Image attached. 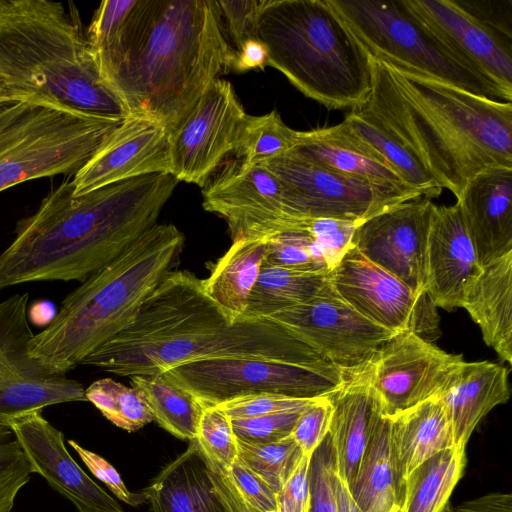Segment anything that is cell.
Returning <instances> with one entry per match:
<instances>
[{"instance_id": "7a4b0ae2", "label": "cell", "mask_w": 512, "mask_h": 512, "mask_svg": "<svg viewBox=\"0 0 512 512\" xmlns=\"http://www.w3.org/2000/svg\"><path fill=\"white\" fill-rule=\"evenodd\" d=\"M213 358L297 364L344 380L340 370L281 324L234 318L206 293L203 280L186 270H171L130 325L80 364L131 377Z\"/></svg>"}, {"instance_id": "603a6c76", "label": "cell", "mask_w": 512, "mask_h": 512, "mask_svg": "<svg viewBox=\"0 0 512 512\" xmlns=\"http://www.w3.org/2000/svg\"><path fill=\"white\" fill-rule=\"evenodd\" d=\"M480 266L460 206L434 208L425 252V289L436 307H461L463 290Z\"/></svg>"}, {"instance_id": "7bdbcfd3", "label": "cell", "mask_w": 512, "mask_h": 512, "mask_svg": "<svg viewBox=\"0 0 512 512\" xmlns=\"http://www.w3.org/2000/svg\"><path fill=\"white\" fill-rule=\"evenodd\" d=\"M309 479V512H338L335 495L336 466L328 435L311 456Z\"/></svg>"}, {"instance_id": "4316f807", "label": "cell", "mask_w": 512, "mask_h": 512, "mask_svg": "<svg viewBox=\"0 0 512 512\" xmlns=\"http://www.w3.org/2000/svg\"><path fill=\"white\" fill-rule=\"evenodd\" d=\"M481 329L484 342L512 363V251L468 281L461 301Z\"/></svg>"}, {"instance_id": "3957f363", "label": "cell", "mask_w": 512, "mask_h": 512, "mask_svg": "<svg viewBox=\"0 0 512 512\" xmlns=\"http://www.w3.org/2000/svg\"><path fill=\"white\" fill-rule=\"evenodd\" d=\"M178 182L169 173L152 174L74 196L68 176L17 223L14 240L0 254V289L83 282L157 224Z\"/></svg>"}, {"instance_id": "52a82bcc", "label": "cell", "mask_w": 512, "mask_h": 512, "mask_svg": "<svg viewBox=\"0 0 512 512\" xmlns=\"http://www.w3.org/2000/svg\"><path fill=\"white\" fill-rule=\"evenodd\" d=\"M258 37L268 66L328 109H356L371 90L368 55L327 0H265Z\"/></svg>"}, {"instance_id": "ac0fdd59", "label": "cell", "mask_w": 512, "mask_h": 512, "mask_svg": "<svg viewBox=\"0 0 512 512\" xmlns=\"http://www.w3.org/2000/svg\"><path fill=\"white\" fill-rule=\"evenodd\" d=\"M434 208L426 197L392 206L361 222L352 246L416 294H426L425 252Z\"/></svg>"}, {"instance_id": "11a10c76", "label": "cell", "mask_w": 512, "mask_h": 512, "mask_svg": "<svg viewBox=\"0 0 512 512\" xmlns=\"http://www.w3.org/2000/svg\"><path fill=\"white\" fill-rule=\"evenodd\" d=\"M25 102L21 95L13 91L8 85L4 83V81L0 78V110L19 103Z\"/></svg>"}, {"instance_id": "836d02e7", "label": "cell", "mask_w": 512, "mask_h": 512, "mask_svg": "<svg viewBox=\"0 0 512 512\" xmlns=\"http://www.w3.org/2000/svg\"><path fill=\"white\" fill-rule=\"evenodd\" d=\"M130 379L131 386L142 394L159 426L180 439L196 438L204 407L191 393L163 373L136 375Z\"/></svg>"}, {"instance_id": "816d5d0a", "label": "cell", "mask_w": 512, "mask_h": 512, "mask_svg": "<svg viewBox=\"0 0 512 512\" xmlns=\"http://www.w3.org/2000/svg\"><path fill=\"white\" fill-rule=\"evenodd\" d=\"M446 512H512V495L492 492L447 508Z\"/></svg>"}, {"instance_id": "ab89813d", "label": "cell", "mask_w": 512, "mask_h": 512, "mask_svg": "<svg viewBox=\"0 0 512 512\" xmlns=\"http://www.w3.org/2000/svg\"><path fill=\"white\" fill-rule=\"evenodd\" d=\"M195 439L214 465L228 476L238 455L231 418L218 406L204 407Z\"/></svg>"}, {"instance_id": "2e32d148", "label": "cell", "mask_w": 512, "mask_h": 512, "mask_svg": "<svg viewBox=\"0 0 512 512\" xmlns=\"http://www.w3.org/2000/svg\"><path fill=\"white\" fill-rule=\"evenodd\" d=\"M463 361L411 331L390 337L369 362L370 382L383 415L440 397Z\"/></svg>"}, {"instance_id": "b9f144b4", "label": "cell", "mask_w": 512, "mask_h": 512, "mask_svg": "<svg viewBox=\"0 0 512 512\" xmlns=\"http://www.w3.org/2000/svg\"><path fill=\"white\" fill-rule=\"evenodd\" d=\"M264 1H214L220 27L232 59L247 43L259 39L258 21Z\"/></svg>"}, {"instance_id": "30bf717a", "label": "cell", "mask_w": 512, "mask_h": 512, "mask_svg": "<svg viewBox=\"0 0 512 512\" xmlns=\"http://www.w3.org/2000/svg\"><path fill=\"white\" fill-rule=\"evenodd\" d=\"M280 182L287 213L361 223L402 202L424 197L409 186L335 171L292 150L262 164Z\"/></svg>"}, {"instance_id": "4fadbf2b", "label": "cell", "mask_w": 512, "mask_h": 512, "mask_svg": "<svg viewBox=\"0 0 512 512\" xmlns=\"http://www.w3.org/2000/svg\"><path fill=\"white\" fill-rule=\"evenodd\" d=\"M335 292L366 319L391 332L411 331L432 342L439 336L436 306L353 246L328 273Z\"/></svg>"}, {"instance_id": "7c38bea8", "label": "cell", "mask_w": 512, "mask_h": 512, "mask_svg": "<svg viewBox=\"0 0 512 512\" xmlns=\"http://www.w3.org/2000/svg\"><path fill=\"white\" fill-rule=\"evenodd\" d=\"M29 294L0 302V423L44 407L87 401L83 385L30 354L34 334L27 320Z\"/></svg>"}, {"instance_id": "ba28073f", "label": "cell", "mask_w": 512, "mask_h": 512, "mask_svg": "<svg viewBox=\"0 0 512 512\" xmlns=\"http://www.w3.org/2000/svg\"><path fill=\"white\" fill-rule=\"evenodd\" d=\"M364 52L410 74L458 87L478 96L512 102L491 80L452 51L403 0H327Z\"/></svg>"}, {"instance_id": "9f6ffc18", "label": "cell", "mask_w": 512, "mask_h": 512, "mask_svg": "<svg viewBox=\"0 0 512 512\" xmlns=\"http://www.w3.org/2000/svg\"><path fill=\"white\" fill-rule=\"evenodd\" d=\"M387 512H403L402 505L399 503L395 504Z\"/></svg>"}, {"instance_id": "ee69618b", "label": "cell", "mask_w": 512, "mask_h": 512, "mask_svg": "<svg viewBox=\"0 0 512 512\" xmlns=\"http://www.w3.org/2000/svg\"><path fill=\"white\" fill-rule=\"evenodd\" d=\"M302 409L251 418L231 419L233 432L237 440L245 443L265 444L278 442L291 435Z\"/></svg>"}, {"instance_id": "d6986e66", "label": "cell", "mask_w": 512, "mask_h": 512, "mask_svg": "<svg viewBox=\"0 0 512 512\" xmlns=\"http://www.w3.org/2000/svg\"><path fill=\"white\" fill-rule=\"evenodd\" d=\"M169 131L145 117L128 115L72 177L73 195L152 174H170Z\"/></svg>"}, {"instance_id": "5b68a950", "label": "cell", "mask_w": 512, "mask_h": 512, "mask_svg": "<svg viewBox=\"0 0 512 512\" xmlns=\"http://www.w3.org/2000/svg\"><path fill=\"white\" fill-rule=\"evenodd\" d=\"M0 0V78L25 102L108 118L128 116L103 79L76 7Z\"/></svg>"}, {"instance_id": "7dc6e473", "label": "cell", "mask_w": 512, "mask_h": 512, "mask_svg": "<svg viewBox=\"0 0 512 512\" xmlns=\"http://www.w3.org/2000/svg\"><path fill=\"white\" fill-rule=\"evenodd\" d=\"M228 478L248 512H277L276 492L238 458Z\"/></svg>"}, {"instance_id": "277c9868", "label": "cell", "mask_w": 512, "mask_h": 512, "mask_svg": "<svg viewBox=\"0 0 512 512\" xmlns=\"http://www.w3.org/2000/svg\"><path fill=\"white\" fill-rule=\"evenodd\" d=\"M371 90L354 109L458 199L477 175L512 168V102L478 96L368 56Z\"/></svg>"}, {"instance_id": "8fae6325", "label": "cell", "mask_w": 512, "mask_h": 512, "mask_svg": "<svg viewBox=\"0 0 512 512\" xmlns=\"http://www.w3.org/2000/svg\"><path fill=\"white\" fill-rule=\"evenodd\" d=\"M163 374L203 407L264 393L313 399L329 395L343 382L297 364L239 358L193 361Z\"/></svg>"}, {"instance_id": "d4e9b609", "label": "cell", "mask_w": 512, "mask_h": 512, "mask_svg": "<svg viewBox=\"0 0 512 512\" xmlns=\"http://www.w3.org/2000/svg\"><path fill=\"white\" fill-rule=\"evenodd\" d=\"M328 398L332 405L328 438L337 473L348 486L357 472L373 423L382 413L371 386L369 363L345 374Z\"/></svg>"}, {"instance_id": "484cf974", "label": "cell", "mask_w": 512, "mask_h": 512, "mask_svg": "<svg viewBox=\"0 0 512 512\" xmlns=\"http://www.w3.org/2000/svg\"><path fill=\"white\" fill-rule=\"evenodd\" d=\"M510 397L508 370L489 361H462L439 397L452 425L455 446L466 444L480 421Z\"/></svg>"}, {"instance_id": "9c48e42d", "label": "cell", "mask_w": 512, "mask_h": 512, "mask_svg": "<svg viewBox=\"0 0 512 512\" xmlns=\"http://www.w3.org/2000/svg\"><path fill=\"white\" fill-rule=\"evenodd\" d=\"M123 119L32 104L0 134V192L36 178L74 176Z\"/></svg>"}, {"instance_id": "83f0119b", "label": "cell", "mask_w": 512, "mask_h": 512, "mask_svg": "<svg viewBox=\"0 0 512 512\" xmlns=\"http://www.w3.org/2000/svg\"><path fill=\"white\" fill-rule=\"evenodd\" d=\"M390 441L403 498L410 474L432 456L455 446L450 418L441 399H428L391 417Z\"/></svg>"}, {"instance_id": "4dcf8cb0", "label": "cell", "mask_w": 512, "mask_h": 512, "mask_svg": "<svg viewBox=\"0 0 512 512\" xmlns=\"http://www.w3.org/2000/svg\"><path fill=\"white\" fill-rule=\"evenodd\" d=\"M266 236L232 241L227 252L213 265L203 286L206 293L234 318L243 316L247 301L263 263Z\"/></svg>"}, {"instance_id": "44dd1931", "label": "cell", "mask_w": 512, "mask_h": 512, "mask_svg": "<svg viewBox=\"0 0 512 512\" xmlns=\"http://www.w3.org/2000/svg\"><path fill=\"white\" fill-rule=\"evenodd\" d=\"M33 472L68 499L79 512H124L121 505L93 481L64 444L63 433L34 410L8 422Z\"/></svg>"}, {"instance_id": "c3c4849f", "label": "cell", "mask_w": 512, "mask_h": 512, "mask_svg": "<svg viewBox=\"0 0 512 512\" xmlns=\"http://www.w3.org/2000/svg\"><path fill=\"white\" fill-rule=\"evenodd\" d=\"M313 399H299L264 393L239 397L217 406L231 419L251 418L271 413L302 409Z\"/></svg>"}, {"instance_id": "e0dca14e", "label": "cell", "mask_w": 512, "mask_h": 512, "mask_svg": "<svg viewBox=\"0 0 512 512\" xmlns=\"http://www.w3.org/2000/svg\"><path fill=\"white\" fill-rule=\"evenodd\" d=\"M202 194L203 208L227 222L232 241L285 231L297 219L287 213L280 182L262 165L232 162Z\"/></svg>"}, {"instance_id": "db71d44e", "label": "cell", "mask_w": 512, "mask_h": 512, "mask_svg": "<svg viewBox=\"0 0 512 512\" xmlns=\"http://www.w3.org/2000/svg\"><path fill=\"white\" fill-rule=\"evenodd\" d=\"M335 495L338 512H362L354 502L345 479L337 473L335 479Z\"/></svg>"}, {"instance_id": "cb8c5ba5", "label": "cell", "mask_w": 512, "mask_h": 512, "mask_svg": "<svg viewBox=\"0 0 512 512\" xmlns=\"http://www.w3.org/2000/svg\"><path fill=\"white\" fill-rule=\"evenodd\" d=\"M512 168L480 173L457 199L481 267L512 251Z\"/></svg>"}, {"instance_id": "f35d334b", "label": "cell", "mask_w": 512, "mask_h": 512, "mask_svg": "<svg viewBox=\"0 0 512 512\" xmlns=\"http://www.w3.org/2000/svg\"><path fill=\"white\" fill-rule=\"evenodd\" d=\"M237 445V458L276 493L304 455L291 436L265 444H250L237 440Z\"/></svg>"}, {"instance_id": "d590c367", "label": "cell", "mask_w": 512, "mask_h": 512, "mask_svg": "<svg viewBox=\"0 0 512 512\" xmlns=\"http://www.w3.org/2000/svg\"><path fill=\"white\" fill-rule=\"evenodd\" d=\"M298 135L275 110L261 116L247 114L233 153L244 165H262L294 150Z\"/></svg>"}, {"instance_id": "f546056e", "label": "cell", "mask_w": 512, "mask_h": 512, "mask_svg": "<svg viewBox=\"0 0 512 512\" xmlns=\"http://www.w3.org/2000/svg\"><path fill=\"white\" fill-rule=\"evenodd\" d=\"M348 489L362 512H387L402 502L391 449L390 418L382 413L373 423Z\"/></svg>"}, {"instance_id": "60d3db41", "label": "cell", "mask_w": 512, "mask_h": 512, "mask_svg": "<svg viewBox=\"0 0 512 512\" xmlns=\"http://www.w3.org/2000/svg\"><path fill=\"white\" fill-rule=\"evenodd\" d=\"M33 468L7 424L0 423V512H11Z\"/></svg>"}, {"instance_id": "f1b7e54d", "label": "cell", "mask_w": 512, "mask_h": 512, "mask_svg": "<svg viewBox=\"0 0 512 512\" xmlns=\"http://www.w3.org/2000/svg\"><path fill=\"white\" fill-rule=\"evenodd\" d=\"M294 150L309 160L338 172L376 182L407 186L386 160L356 136L344 121L334 126L299 131Z\"/></svg>"}, {"instance_id": "9a60e30c", "label": "cell", "mask_w": 512, "mask_h": 512, "mask_svg": "<svg viewBox=\"0 0 512 512\" xmlns=\"http://www.w3.org/2000/svg\"><path fill=\"white\" fill-rule=\"evenodd\" d=\"M246 116L232 84L214 80L169 134L170 174L205 187L221 161L234 152Z\"/></svg>"}, {"instance_id": "f6af8a7d", "label": "cell", "mask_w": 512, "mask_h": 512, "mask_svg": "<svg viewBox=\"0 0 512 512\" xmlns=\"http://www.w3.org/2000/svg\"><path fill=\"white\" fill-rule=\"evenodd\" d=\"M359 224L329 218H303L302 221L303 228L321 247L330 271L352 247V238Z\"/></svg>"}, {"instance_id": "f907efd6", "label": "cell", "mask_w": 512, "mask_h": 512, "mask_svg": "<svg viewBox=\"0 0 512 512\" xmlns=\"http://www.w3.org/2000/svg\"><path fill=\"white\" fill-rule=\"evenodd\" d=\"M310 460L311 456L304 454L292 474L276 493L277 512H309Z\"/></svg>"}, {"instance_id": "5bb4252c", "label": "cell", "mask_w": 512, "mask_h": 512, "mask_svg": "<svg viewBox=\"0 0 512 512\" xmlns=\"http://www.w3.org/2000/svg\"><path fill=\"white\" fill-rule=\"evenodd\" d=\"M265 319L286 327L344 375L366 366L394 334L363 317L329 280L312 299Z\"/></svg>"}, {"instance_id": "1f68e13d", "label": "cell", "mask_w": 512, "mask_h": 512, "mask_svg": "<svg viewBox=\"0 0 512 512\" xmlns=\"http://www.w3.org/2000/svg\"><path fill=\"white\" fill-rule=\"evenodd\" d=\"M327 282L328 274L302 272L262 263L242 317L265 319L306 303Z\"/></svg>"}, {"instance_id": "74e56055", "label": "cell", "mask_w": 512, "mask_h": 512, "mask_svg": "<svg viewBox=\"0 0 512 512\" xmlns=\"http://www.w3.org/2000/svg\"><path fill=\"white\" fill-rule=\"evenodd\" d=\"M267 237L263 264L290 270L328 274L330 269L316 240L302 225Z\"/></svg>"}, {"instance_id": "f5cc1de1", "label": "cell", "mask_w": 512, "mask_h": 512, "mask_svg": "<svg viewBox=\"0 0 512 512\" xmlns=\"http://www.w3.org/2000/svg\"><path fill=\"white\" fill-rule=\"evenodd\" d=\"M266 66H268V49L260 39H257L247 43L234 55L231 70L246 72L253 69H264Z\"/></svg>"}, {"instance_id": "681fc988", "label": "cell", "mask_w": 512, "mask_h": 512, "mask_svg": "<svg viewBox=\"0 0 512 512\" xmlns=\"http://www.w3.org/2000/svg\"><path fill=\"white\" fill-rule=\"evenodd\" d=\"M68 444L76 451L88 470L102 481L119 500L130 506H138L147 502V497L143 492L132 493L127 489L117 470L103 457L82 447L72 439L68 440Z\"/></svg>"}, {"instance_id": "ffe728a7", "label": "cell", "mask_w": 512, "mask_h": 512, "mask_svg": "<svg viewBox=\"0 0 512 512\" xmlns=\"http://www.w3.org/2000/svg\"><path fill=\"white\" fill-rule=\"evenodd\" d=\"M403 2L452 51L512 96L511 40L479 20L458 1Z\"/></svg>"}, {"instance_id": "7402d4cb", "label": "cell", "mask_w": 512, "mask_h": 512, "mask_svg": "<svg viewBox=\"0 0 512 512\" xmlns=\"http://www.w3.org/2000/svg\"><path fill=\"white\" fill-rule=\"evenodd\" d=\"M142 492L152 512H248L196 439Z\"/></svg>"}, {"instance_id": "8d00e7d4", "label": "cell", "mask_w": 512, "mask_h": 512, "mask_svg": "<svg viewBox=\"0 0 512 512\" xmlns=\"http://www.w3.org/2000/svg\"><path fill=\"white\" fill-rule=\"evenodd\" d=\"M85 397L107 420L128 432L136 431L154 420L136 388L111 378L94 381L85 389Z\"/></svg>"}, {"instance_id": "6da1fadb", "label": "cell", "mask_w": 512, "mask_h": 512, "mask_svg": "<svg viewBox=\"0 0 512 512\" xmlns=\"http://www.w3.org/2000/svg\"><path fill=\"white\" fill-rule=\"evenodd\" d=\"M86 38L128 115L154 120L169 133L231 70L212 0H135L121 24L88 28Z\"/></svg>"}, {"instance_id": "8992f818", "label": "cell", "mask_w": 512, "mask_h": 512, "mask_svg": "<svg viewBox=\"0 0 512 512\" xmlns=\"http://www.w3.org/2000/svg\"><path fill=\"white\" fill-rule=\"evenodd\" d=\"M184 240L173 224H156L146 231L66 296L48 326L34 335L31 356L64 374L79 365L130 325L171 271Z\"/></svg>"}, {"instance_id": "bcb514c9", "label": "cell", "mask_w": 512, "mask_h": 512, "mask_svg": "<svg viewBox=\"0 0 512 512\" xmlns=\"http://www.w3.org/2000/svg\"><path fill=\"white\" fill-rule=\"evenodd\" d=\"M332 405L327 396L310 401L300 412L291 437L303 454L312 456L328 435Z\"/></svg>"}, {"instance_id": "d6a6232c", "label": "cell", "mask_w": 512, "mask_h": 512, "mask_svg": "<svg viewBox=\"0 0 512 512\" xmlns=\"http://www.w3.org/2000/svg\"><path fill=\"white\" fill-rule=\"evenodd\" d=\"M465 463V448L458 446L442 450L423 462L405 481L403 512H446Z\"/></svg>"}, {"instance_id": "e575fe53", "label": "cell", "mask_w": 512, "mask_h": 512, "mask_svg": "<svg viewBox=\"0 0 512 512\" xmlns=\"http://www.w3.org/2000/svg\"><path fill=\"white\" fill-rule=\"evenodd\" d=\"M349 129L375 149L409 187L432 199L441 195L442 188L423 166L398 142L375 124L352 110L343 120Z\"/></svg>"}]
</instances>
